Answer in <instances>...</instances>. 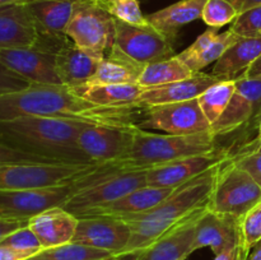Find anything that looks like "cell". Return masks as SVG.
Masks as SVG:
<instances>
[{
  "label": "cell",
  "instance_id": "6da1fadb",
  "mask_svg": "<svg viewBox=\"0 0 261 260\" xmlns=\"http://www.w3.org/2000/svg\"><path fill=\"white\" fill-rule=\"evenodd\" d=\"M139 107H107L92 103L64 84L32 83L27 88L0 96V121L23 116L71 119L96 125H138Z\"/></svg>",
  "mask_w": 261,
  "mask_h": 260
},
{
  "label": "cell",
  "instance_id": "7a4b0ae2",
  "mask_svg": "<svg viewBox=\"0 0 261 260\" xmlns=\"http://www.w3.org/2000/svg\"><path fill=\"white\" fill-rule=\"evenodd\" d=\"M221 163L176 188L155 208L143 213L119 217L132 229L129 244L119 255V259L122 260L137 254L184 222L206 211Z\"/></svg>",
  "mask_w": 261,
  "mask_h": 260
},
{
  "label": "cell",
  "instance_id": "3957f363",
  "mask_svg": "<svg viewBox=\"0 0 261 260\" xmlns=\"http://www.w3.org/2000/svg\"><path fill=\"white\" fill-rule=\"evenodd\" d=\"M89 122L23 116L0 121V143L54 162L93 163L79 148L78 135Z\"/></svg>",
  "mask_w": 261,
  "mask_h": 260
},
{
  "label": "cell",
  "instance_id": "277c9868",
  "mask_svg": "<svg viewBox=\"0 0 261 260\" xmlns=\"http://www.w3.org/2000/svg\"><path fill=\"white\" fill-rule=\"evenodd\" d=\"M216 139L211 130L190 135L155 134L138 125L130 152L124 160L114 163L133 170H149L191 155L213 152L217 149Z\"/></svg>",
  "mask_w": 261,
  "mask_h": 260
},
{
  "label": "cell",
  "instance_id": "5b68a950",
  "mask_svg": "<svg viewBox=\"0 0 261 260\" xmlns=\"http://www.w3.org/2000/svg\"><path fill=\"white\" fill-rule=\"evenodd\" d=\"M145 185L147 170H133L114 162L102 163L98 181L71 196L63 208L79 218L87 212L116 201Z\"/></svg>",
  "mask_w": 261,
  "mask_h": 260
},
{
  "label": "cell",
  "instance_id": "8992f818",
  "mask_svg": "<svg viewBox=\"0 0 261 260\" xmlns=\"http://www.w3.org/2000/svg\"><path fill=\"white\" fill-rule=\"evenodd\" d=\"M116 18L110 14L102 0H76L66 36L84 51L105 59L115 43Z\"/></svg>",
  "mask_w": 261,
  "mask_h": 260
},
{
  "label": "cell",
  "instance_id": "52a82bcc",
  "mask_svg": "<svg viewBox=\"0 0 261 260\" xmlns=\"http://www.w3.org/2000/svg\"><path fill=\"white\" fill-rule=\"evenodd\" d=\"M99 163L2 162L0 191L47 188L71 183L91 172Z\"/></svg>",
  "mask_w": 261,
  "mask_h": 260
},
{
  "label": "cell",
  "instance_id": "ba28073f",
  "mask_svg": "<svg viewBox=\"0 0 261 260\" xmlns=\"http://www.w3.org/2000/svg\"><path fill=\"white\" fill-rule=\"evenodd\" d=\"M261 201V188L255 178L229 157L219 166L208 209L242 219Z\"/></svg>",
  "mask_w": 261,
  "mask_h": 260
},
{
  "label": "cell",
  "instance_id": "9c48e42d",
  "mask_svg": "<svg viewBox=\"0 0 261 260\" xmlns=\"http://www.w3.org/2000/svg\"><path fill=\"white\" fill-rule=\"evenodd\" d=\"M110 58L144 68L175 56L173 43L152 25H135L116 19L115 43Z\"/></svg>",
  "mask_w": 261,
  "mask_h": 260
},
{
  "label": "cell",
  "instance_id": "30bf717a",
  "mask_svg": "<svg viewBox=\"0 0 261 260\" xmlns=\"http://www.w3.org/2000/svg\"><path fill=\"white\" fill-rule=\"evenodd\" d=\"M83 177L84 175L71 183L47 188L0 191V218L30 221L42 212L63 206L71 196L86 188Z\"/></svg>",
  "mask_w": 261,
  "mask_h": 260
},
{
  "label": "cell",
  "instance_id": "8fae6325",
  "mask_svg": "<svg viewBox=\"0 0 261 260\" xmlns=\"http://www.w3.org/2000/svg\"><path fill=\"white\" fill-rule=\"evenodd\" d=\"M137 127L138 125L119 126L89 124L79 133L76 142L93 163L121 161L132 149Z\"/></svg>",
  "mask_w": 261,
  "mask_h": 260
},
{
  "label": "cell",
  "instance_id": "7c38bea8",
  "mask_svg": "<svg viewBox=\"0 0 261 260\" xmlns=\"http://www.w3.org/2000/svg\"><path fill=\"white\" fill-rule=\"evenodd\" d=\"M145 110V120L139 125L142 129L162 130L172 135H190L211 130L198 98L150 106Z\"/></svg>",
  "mask_w": 261,
  "mask_h": 260
},
{
  "label": "cell",
  "instance_id": "4fadbf2b",
  "mask_svg": "<svg viewBox=\"0 0 261 260\" xmlns=\"http://www.w3.org/2000/svg\"><path fill=\"white\" fill-rule=\"evenodd\" d=\"M76 0H32L27 5L35 19L38 38L33 47L58 54L70 38L66 27Z\"/></svg>",
  "mask_w": 261,
  "mask_h": 260
},
{
  "label": "cell",
  "instance_id": "5bb4252c",
  "mask_svg": "<svg viewBox=\"0 0 261 260\" xmlns=\"http://www.w3.org/2000/svg\"><path fill=\"white\" fill-rule=\"evenodd\" d=\"M130 237L132 229L124 219L112 216H89L78 218L71 242L114 252L119 259Z\"/></svg>",
  "mask_w": 261,
  "mask_h": 260
},
{
  "label": "cell",
  "instance_id": "9a60e30c",
  "mask_svg": "<svg viewBox=\"0 0 261 260\" xmlns=\"http://www.w3.org/2000/svg\"><path fill=\"white\" fill-rule=\"evenodd\" d=\"M244 245L241 219L231 214L217 213L206 209L195 223L193 252L211 247L214 255Z\"/></svg>",
  "mask_w": 261,
  "mask_h": 260
},
{
  "label": "cell",
  "instance_id": "2e32d148",
  "mask_svg": "<svg viewBox=\"0 0 261 260\" xmlns=\"http://www.w3.org/2000/svg\"><path fill=\"white\" fill-rule=\"evenodd\" d=\"M231 157L226 150L216 149L205 154L191 155L166 165L147 170V185L158 188H178L182 184L198 177L205 171Z\"/></svg>",
  "mask_w": 261,
  "mask_h": 260
},
{
  "label": "cell",
  "instance_id": "e0dca14e",
  "mask_svg": "<svg viewBox=\"0 0 261 260\" xmlns=\"http://www.w3.org/2000/svg\"><path fill=\"white\" fill-rule=\"evenodd\" d=\"M0 61L31 83L59 86L56 55L36 47L0 50Z\"/></svg>",
  "mask_w": 261,
  "mask_h": 260
},
{
  "label": "cell",
  "instance_id": "ac0fdd59",
  "mask_svg": "<svg viewBox=\"0 0 261 260\" xmlns=\"http://www.w3.org/2000/svg\"><path fill=\"white\" fill-rule=\"evenodd\" d=\"M217 82H219V79H217L216 76L200 71L182 81L143 88V92L138 99V106L147 109L158 105L177 103V102L196 99Z\"/></svg>",
  "mask_w": 261,
  "mask_h": 260
},
{
  "label": "cell",
  "instance_id": "d6986e66",
  "mask_svg": "<svg viewBox=\"0 0 261 260\" xmlns=\"http://www.w3.org/2000/svg\"><path fill=\"white\" fill-rule=\"evenodd\" d=\"M38 32L27 3L0 7V50L33 47Z\"/></svg>",
  "mask_w": 261,
  "mask_h": 260
},
{
  "label": "cell",
  "instance_id": "ffe728a7",
  "mask_svg": "<svg viewBox=\"0 0 261 260\" xmlns=\"http://www.w3.org/2000/svg\"><path fill=\"white\" fill-rule=\"evenodd\" d=\"M203 213L196 214L155 240L149 246L127 257H132V260H185L189 255L193 254L195 223Z\"/></svg>",
  "mask_w": 261,
  "mask_h": 260
},
{
  "label": "cell",
  "instance_id": "44dd1931",
  "mask_svg": "<svg viewBox=\"0 0 261 260\" xmlns=\"http://www.w3.org/2000/svg\"><path fill=\"white\" fill-rule=\"evenodd\" d=\"M78 218L63 206H56L32 217L28 227L35 232L42 249L60 246L73 241Z\"/></svg>",
  "mask_w": 261,
  "mask_h": 260
},
{
  "label": "cell",
  "instance_id": "7402d4cb",
  "mask_svg": "<svg viewBox=\"0 0 261 260\" xmlns=\"http://www.w3.org/2000/svg\"><path fill=\"white\" fill-rule=\"evenodd\" d=\"M240 40L231 30L223 33L217 32V28H209L201 33L193 45L180 53L177 58L189 66L193 73H200L204 68L216 63L233 43Z\"/></svg>",
  "mask_w": 261,
  "mask_h": 260
},
{
  "label": "cell",
  "instance_id": "603a6c76",
  "mask_svg": "<svg viewBox=\"0 0 261 260\" xmlns=\"http://www.w3.org/2000/svg\"><path fill=\"white\" fill-rule=\"evenodd\" d=\"M102 60V58L84 51L69 40L56 54V71L64 86L74 88L87 83Z\"/></svg>",
  "mask_w": 261,
  "mask_h": 260
},
{
  "label": "cell",
  "instance_id": "cb8c5ba5",
  "mask_svg": "<svg viewBox=\"0 0 261 260\" xmlns=\"http://www.w3.org/2000/svg\"><path fill=\"white\" fill-rule=\"evenodd\" d=\"M176 188H158V186L145 185L137 189L132 193L126 194L116 201L98 206L87 212L82 217L89 216H112L122 217L129 214H137L147 212L149 209L160 205L165 199H167L173 193ZM81 218V217H79Z\"/></svg>",
  "mask_w": 261,
  "mask_h": 260
},
{
  "label": "cell",
  "instance_id": "d4e9b609",
  "mask_svg": "<svg viewBox=\"0 0 261 260\" xmlns=\"http://www.w3.org/2000/svg\"><path fill=\"white\" fill-rule=\"evenodd\" d=\"M261 56V35L256 37H240L218 60L212 70V75L219 81L241 79L247 69Z\"/></svg>",
  "mask_w": 261,
  "mask_h": 260
},
{
  "label": "cell",
  "instance_id": "484cf974",
  "mask_svg": "<svg viewBox=\"0 0 261 260\" xmlns=\"http://www.w3.org/2000/svg\"><path fill=\"white\" fill-rule=\"evenodd\" d=\"M205 0H180L167 8L145 15L148 23L171 42L177 38L184 25L200 19Z\"/></svg>",
  "mask_w": 261,
  "mask_h": 260
},
{
  "label": "cell",
  "instance_id": "4316f807",
  "mask_svg": "<svg viewBox=\"0 0 261 260\" xmlns=\"http://www.w3.org/2000/svg\"><path fill=\"white\" fill-rule=\"evenodd\" d=\"M71 89L82 98L92 103L107 107H139L138 99L143 92L139 84L84 83Z\"/></svg>",
  "mask_w": 261,
  "mask_h": 260
},
{
  "label": "cell",
  "instance_id": "83f0119b",
  "mask_svg": "<svg viewBox=\"0 0 261 260\" xmlns=\"http://www.w3.org/2000/svg\"><path fill=\"white\" fill-rule=\"evenodd\" d=\"M251 120H256L259 124V116L256 114V110H255L252 102L236 89L227 109L211 126V132L214 137L218 138L221 135L229 134V133L240 129L244 125L249 124Z\"/></svg>",
  "mask_w": 261,
  "mask_h": 260
},
{
  "label": "cell",
  "instance_id": "f1b7e54d",
  "mask_svg": "<svg viewBox=\"0 0 261 260\" xmlns=\"http://www.w3.org/2000/svg\"><path fill=\"white\" fill-rule=\"evenodd\" d=\"M195 73H193L189 66L184 61H181L177 55H175L166 60H160L145 65L140 74L138 84L142 88H149V87L182 81V79L190 78Z\"/></svg>",
  "mask_w": 261,
  "mask_h": 260
},
{
  "label": "cell",
  "instance_id": "f546056e",
  "mask_svg": "<svg viewBox=\"0 0 261 260\" xmlns=\"http://www.w3.org/2000/svg\"><path fill=\"white\" fill-rule=\"evenodd\" d=\"M143 68L106 56L99 63L89 84H138Z\"/></svg>",
  "mask_w": 261,
  "mask_h": 260
},
{
  "label": "cell",
  "instance_id": "4dcf8cb0",
  "mask_svg": "<svg viewBox=\"0 0 261 260\" xmlns=\"http://www.w3.org/2000/svg\"><path fill=\"white\" fill-rule=\"evenodd\" d=\"M27 260H119L114 252L86 245L69 242L50 249H42Z\"/></svg>",
  "mask_w": 261,
  "mask_h": 260
},
{
  "label": "cell",
  "instance_id": "1f68e13d",
  "mask_svg": "<svg viewBox=\"0 0 261 260\" xmlns=\"http://www.w3.org/2000/svg\"><path fill=\"white\" fill-rule=\"evenodd\" d=\"M236 91L234 81H219L209 87L198 98L200 109L212 125L221 117Z\"/></svg>",
  "mask_w": 261,
  "mask_h": 260
},
{
  "label": "cell",
  "instance_id": "d6a6232c",
  "mask_svg": "<svg viewBox=\"0 0 261 260\" xmlns=\"http://www.w3.org/2000/svg\"><path fill=\"white\" fill-rule=\"evenodd\" d=\"M239 15L236 8L228 0H205L201 19L212 28H221L233 22Z\"/></svg>",
  "mask_w": 261,
  "mask_h": 260
},
{
  "label": "cell",
  "instance_id": "836d02e7",
  "mask_svg": "<svg viewBox=\"0 0 261 260\" xmlns=\"http://www.w3.org/2000/svg\"><path fill=\"white\" fill-rule=\"evenodd\" d=\"M105 8L116 19L135 25H148L138 0H102Z\"/></svg>",
  "mask_w": 261,
  "mask_h": 260
},
{
  "label": "cell",
  "instance_id": "e575fe53",
  "mask_svg": "<svg viewBox=\"0 0 261 260\" xmlns=\"http://www.w3.org/2000/svg\"><path fill=\"white\" fill-rule=\"evenodd\" d=\"M229 30L240 37H256L261 35V5L240 13Z\"/></svg>",
  "mask_w": 261,
  "mask_h": 260
},
{
  "label": "cell",
  "instance_id": "d590c367",
  "mask_svg": "<svg viewBox=\"0 0 261 260\" xmlns=\"http://www.w3.org/2000/svg\"><path fill=\"white\" fill-rule=\"evenodd\" d=\"M0 244L13 247V249L18 250V251L30 254L31 256H33V255H36L37 252H40L42 250V246H41L37 236L28 227V224L22 227V228L17 229V231H14L13 233H10Z\"/></svg>",
  "mask_w": 261,
  "mask_h": 260
},
{
  "label": "cell",
  "instance_id": "8d00e7d4",
  "mask_svg": "<svg viewBox=\"0 0 261 260\" xmlns=\"http://www.w3.org/2000/svg\"><path fill=\"white\" fill-rule=\"evenodd\" d=\"M244 246L249 251L261 239V201L250 209L241 219Z\"/></svg>",
  "mask_w": 261,
  "mask_h": 260
},
{
  "label": "cell",
  "instance_id": "74e56055",
  "mask_svg": "<svg viewBox=\"0 0 261 260\" xmlns=\"http://www.w3.org/2000/svg\"><path fill=\"white\" fill-rule=\"evenodd\" d=\"M31 84L32 83L30 81L18 75L17 73L10 70L5 64L0 61V96L22 91V89L30 87Z\"/></svg>",
  "mask_w": 261,
  "mask_h": 260
},
{
  "label": "cell",
  "instance_id": "f35d334b",
  "mask_svg": "<svg viewBox=\"0 0 261 260\" xmlns=\"http://www.w3.org/2000/svg\"><path fill=\"white\" fill-rule=\"evenodd\" d=\"M233 160L240 167L246 170L252 177L255 178L261 188V152L260 150H252V152L239 153L233 155Z\"/></svg>",
  "mask_w": 261,
  "mask_h": 260
},
{
  "label": "cell",
  "instance_id": "ab89813d",
  "mask_svg": "<svg viewBox=\"0 0 261 260\" xmlns=\"http://www.w3.org/2000/svg\"><path fill=\"white\" fill-rule=\"evenodd\" d=\"M2 162H54V161L13 149V148L0 143V163Z\"/></svg>",
  "mask_w": 261,
  "mask_h": 260
},
{
  "label": "cell",
  "instance_id": "60d3db41",
  "mask_svg": "<svg viewBox=\"0 0 261 260\" xmlns=\"http://www.w3.org/2000/svg\"><path fill=\"white\" fill-rule=\"evenodd\" d=\"M28 221L24 219H10V218H0V242L13 233L17 229L27 226Z\"/></svg>",
  "mask_w": 261,
  "mask_h": 260
},
{
  "label": "cell",
  "instance_id": "b9f144b4",
  "mask_svg": "<svg viewBox=\"0 0 261 260\" xmlns=\"http://www.w3.org/2000/svg\"><path fill=\"white\" fill-rule=\"evenodd\" d=\"M247 254H249V251L245 249L244 245H239V246L232 247L227 251L216 255L214 260H246Z\"/></svg>",
  "mask_w": 261,
  "mask_h": 260
},
{
  "label": "cell",
  "instance_id": "7bdbcfd3",
  "mask_svg": "<svg viewBox=\"0 0 261 260\" xmlns=\"http://www.w3.org/2000/svg\"><path fill=\"white\" fill-rule=\"evenodd\" d=\"M228 2L236 8L239 14L251 9V8L257 7V5H261V0H228Z\"/></svg>",
  "mask_w": 261,
  "mask_h": 260
},
{
  "label": "cell",
  "instance_id": "ee69618b",
  "mask_svg": "<svg viewBox=\"0 0 261 260\" xmlns=\"http://www.w3.org/2000/svg\"><path fill=\"white\" fill-rule=\"evenodd\" d=\"M242 78H261V56L247 69Z\"/></svg>",
  "mask_w": 261,
  "mask_h": 260
},
{
  "label": "cell",
  "instance_id": "f6af8a7d",
  "mask_svg": "<svg viewBox=\"0 0 261 260\" xmlns=\"http://www.w3.org/2000/svg\"><path fill=\"white\" fill-rule=\"evenodd\" d=\"M246 260H261V239L249 250Z\"/></svg>",
  "mask_w": 261,
  "mask_h": 260
},
{
  "label": "cell",
  "instance_id": "bcb514c9",
  "mask_svg": "<svg viewBox=\"0 0 261 260\" xmlns=\"http://www.w3.org/2000/svg\"><path fill=\"white\" fill-rule=\"evenodd\" d=\"M17 3H27V0H0V7L9 4H17Z\"/></svg>",
  "mask_w": 261,
  "mask_h": 260
},
{
  "label": "cell",
  "instance_id": "7dc6e473",
  "mask_svg": "<svg viewBox=\"0 0 261 260\" xmlns=\"http://www.w3.org/2000/svg\"><path fill=\"white\" fill-rule=\"evenodd\" d=\"M260 140H261V115L259 117V124H257V137H256V139L251 143V144H255V143L260 142Z\"/></svg>",
  "mask_w": 261,
  "mask_h": 260
},
{
  "label": "cell",
  "instance_id": "c3c4849f",
  "mask_svg": "<svg viewBox=\"0 0 261 260\" xmlns=\"http://www.w3.org/2000/svg\"><path fill=\"white\" fill-rule=\"evenodd\" d=\"M259 144H261V140H260V142L255 143V144H250V145H247V148H245V150H242L241 153H246V152H250V150H252V149H254L255 147H256V145H259Z\"/></svg>",
  "mask_w": 261,
  "mask_h": 260
},
{
  "label": "cell",
  "instance_id": "681fc988",
  "mask_svg": "<svg viewBox=\"0 0 261 260\" xmlns=\"http://www.w3.org/2000/svg\"><path fill=\"white\" fill-rule=\"evenodd\" d=\"M252 150H260V152H261V144L256 145V147H255L254 149H252ZM252 150H250V152H252Z\"/></svg>",
  "mask_w": 261,
  "mask_h": 260
},
{
  "label": "cell",
  "instance_id": "f907efd6",
  "mask_svg": "<svg viewBox=\"0 0 261 260\" xmlns=\"http://www.w3.org/2000/svg\"><path fill=\"white\" fill-rule=\"evenodd\" d=\"M28 2H32V0H27V3H28Z\"/></svg>",
  "mask_w": 261,
  "mask_h": 260
}]
</instances>
